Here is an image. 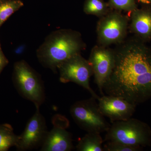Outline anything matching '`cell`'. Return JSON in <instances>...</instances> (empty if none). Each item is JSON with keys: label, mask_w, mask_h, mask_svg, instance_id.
<instances>
[{"label": "cell", "mask_w": 151, "mask_h": 151, "mask_svg": "<svg viewBox=\"0 0 151 151\" xmlns=\"http://www.w3.org/2000/svg\"><path fill=\"white\" fill-rule=\"evenodd\" d=\"M114 50V66L103 92L136 106L145 103L151 98V49L134 37Z\"/></svg>", "instance_id": "obj_1"}, {"label": "cell", "mask_w": 151, "mask_h": 151, "mask_svg": "<svg viewBox=\"0 0 151 151\" xmlns=\"http://www.w3.org/2000/svg\"><path fill=\"white\" fill-rule=\"evenodd\" d=\"M86 47L80 32L71 29H60L47 36L37 50L36 55L42 66L56 73L63 62L81 54Z\"/></svg>", "instance_id": "obj_2"}, {"label": "cell", "mask_w": 151, "mask_h": 151, "mask_svg": "<svg viewBox=\"0 0 151 151\" xmlns=\"http://www.w3.org/2000/svg\"><path fill=\"white\" fill-rule=\"evenodd\" d=\"M112 124L106 132L104 142H116L142 148L151 145V129L145 122L131 118Z\"/></svg>", "instance_id": "obj_3"}, {"label": "cell", "mask_w": 151, "mask_h": 151, "mask_svg": "<svg viewBox=\"0 0 151 151\" xmlns=\"http://www.w3.org/2000/svg\"><path fill=\"white\" fill-rule=\"evenodd\" d=\"M13 81L18 92L35 107H40L44 102L45 95L43 81L40 74L24 60L14 65Z\"/></svg>", "instance_id": "obj_4"}, {"label": "cell", "mask_w": 151, "mask_h": 151, "mask_svg": "<svg viewBox=\"0 0 151 151\" xmlns=\"http://www.w3.org/2000/svg\"><path fill=\"white\" fill-rule=\"evenodd\" d=\"M96 99L93 97L79 100L73 103L70 108L71 117L76 124L87 133L106 132L110 124L100 112Z\"/></svg>", "instance_id": "obj_5"}, {"label": "cell", "mask_w": 151, "mask_h": 151, "mask_svg": "<svg viewBox=\"0 0 151 151\" xmlns=\"http://www.w3.org/2000/svg\"><path fill=\"white\" fill-rule=\"evenodd\" d=\"M129 20V17L112 9L100 18L97 26L98 45L108 47L123 42L127 37Z\"/></svg>", "instance_id": "obj_6"}, {"label": "cell", "mask_w": 151, "mask_h": 151, "mask_svg": "<svg viewBox=\"0 0 151 151\" xmlns=\"http://www.w3.org/2000/svg\"><path fill=\"white\" fill-rule=\"evenodd\" d=\"M60 81L63 83L73 82L86 89L92 97L96 100L98 96L89 84V80L93 75L92 66L88 60L81 54L75 55L63 62L58 68Z\"/></svg>", "instance_id": "obj_7"}, {"label": "cell", "mask_w": 151, "mask_h": 151, "mask_svg": "<svg viewBox=\"0 0 151 151\" xmlns=\"http://www.w3.org/2000/svg\"><path fill=\"white\" fill-rule=\"evenodd\" d=\"M88 61L92 66L94 81L104 95V84L111 75L115 61L114 50L97 45L92 48Z\"/></svg>", "instance_id": "obj_8"}, {"label": "cell", "mask_w": 151, "mask_h": 151, "mask_svg": "<svg viewBox=\"0 0 151 151\" xmlns=\"http://www.w3.org/2000/svg\"><path fill=\"white\" fill-rule=\"evenodd\" d=\"M35 113L29 119L24 131L19 136L16 146L19 151H27L41 147L47 131L46 122L40 111V107H36Z\"/></svg>", "instance_id": "obj_9"}, {"label": "cell", "mask_w": 151, "mask_h": 151, "mask_svg": "<svg viewBox=\"0 0 151 151\" xmlns=\"http://www.w3.org/2000/svg\"><path fill=\"white\" fill-rule=\"evenodd\" d=\"M97 100L100 112L105 117H108L111 123L128 120L136 111V105L122 97L104 95Z\"/></svg>", "instance_id": "obj_10"}, {"label": "cell", "mask_w": 151, "mask_h": 151, "mask_svg": "<svg viewBox=\"0 0 151 151\" xmlns=\"http://www.w3.org/2000/svg\"><path fill=\"white\" fill-rule=\"evenodd\" d=\"M129 29L137 38L145 42L151 40V4H143L129 15Z\"/></svg>", "instance_id": "obj_11"}, {"label": "cell", "mask_w": 151, "mask_h": 151, "mask_svg": "<svg viewBox=\"0 0 151 151\" xmlns=\"http://www.w3.org/2000/svg\"><path fill=\"white\" fill-rule=\"evenodd\" d=\"M65 126H54L47 132L41 151H70L73 149L72 136Z\"/></svg>", "instance_id": "obj_12"}, {"label": "cell", "mask_w": 151, "mask_h": 151, "mask_svg": "<svg viewBox=\"0 0 151 151\" xmlns=\"http://www.w3.org/2000/svg\"><path fill=\"white\" fill-rule=\"evenodd\" d=\"M104 140L100 133H87L76 146L78 151H103Z\"/></svg>", "instance_id": "obj_13"}, {"label": "cell", "mask_w": 151, "mask_h": 151, "mask_svg": "<svg viewBox=\"0 0 151 151\" xmlns=\"http://www.w3.org/2000/svg\"><path fill=\"white\" fill-rule=\"evenodd\" d=\"M19 138L11 125L0 124V151H6L12 147H16Z\"/></svg>", "instance_id": "obj_14"}, {"label": "cell", "mask_w": 151, "mask_h": 151, "mask_svg": "<svg viewBox=\"0 0 151 151\" xmlns=\"http://www.w3.org/2000/svg\"><path fill=\"white\" fill-rule=\"evenodd\" d=\"M108 3L104 0H85L83 11L87 15H92L101 18L111 11Z\"/></svg>", "instance_id": "obj_15"}, {"label": "cell", "mask_w": 151, "mask_h": 151, "mask_svg": "<svg viewBox=\"0 0 151 151\" xmlns=\"http://www.w3.org/2000/svg\"><path fill=\"white\" fill-rule=\"evenodd\" d=\"M23 6L21 0H0V27L11 16Z\"/></svg>", "instance_id": "obj_16"}, {"label": "cell", "mask_w": 151, "mask_h": 151, "mask_svg": "<svg viewBox=\"0 0 151 151\" xmlns=\"http://www.w3.org/2000/svg\"><path fill=\"white\" fill-rule=\"evenodd\" d=\"M137 0H109L108 2L112 10L127 12L129 14L137 8Z\"/></svg>", "instance_id": "obj_17"}, {"label": "cell", "mask_w": 151, "mask_h": 151, "mask_svg": "<svg viewBox=\"0 0 151 151\" xmlns=\"http://www.w3.org/2000/svg\"><path fill=\"white\" fill-rule=\"evenodd\" d=\"M143 148L134 147L119 142H106L103 146V151H139Z\"/></svg>", "instance_id": "obj_18"}, {"label": "cell", "mask_w": 151, "mask_h": 151, "mask_svg": "<svg viewBox=\"0 0 151 151\" xmlns=\"http://www.w3.org/2000/svg\"><path fill=\"white\" fill-rule=\"evenodd\" d=\"M9 62L8 60L4 54L1 47L0 46V74L4 68L8 65Z\"/></svg>", "instance_id": "obj_19"}, {"label": "cell", "mask_w": 151, "mask_h": 151, "mask_svg": "<svg viewBox=\"0 0 151 151\" xmlns=\"http://www.w3.org/2000/svg\"><path fill=\"white\" fill-rule=\"evenodd\" d=\"M138 3L142 4H151V0H137Z\"/></svg>", "instance_id": "obj_20"}, {"label": "cell", "mask_w": 151, "mask_h": 151, "mask_svg": "<svg viewBox=\"0 0 151 151\" xmlns=\"http://www.w3.org/2000/svg\"><path fill=\"white\" fill-rule=\"evenodd\" d=\"M0 46H1V43H0Z\"/></svg>", "instance_id": "obj_21"}]
</instances>
